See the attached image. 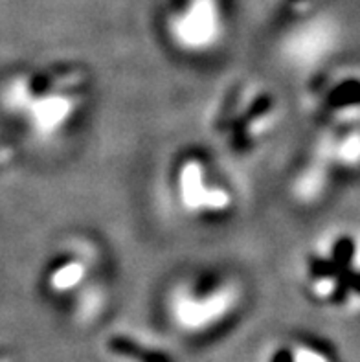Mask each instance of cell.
Segmentation results:
<instances>
[{
	"label": "cell",
	"instance_id": "cell-1",
	"mask_svg": "<svg viewBox=\"0 0 360 362\" xmlns=\"http://www.w3.org/2000/svg\"><path fill=\"white\" fill-rule=\"evenodd\" d=\"M169 30L178 45L201 50L215 42L223 30L219 0H184L169 21Z\"/></svg>",
	"mask_w": 360,
	"mask_h": 362
},
{
	"label": "cell",
	"instance_id": "cell-2",
	"mask_svg": "<svg viewBox=\"0 0 360 362\" xmlns=\"http://www.w3.org/2000/svg\"><path fill=\"white\" fill-rule=\"evenodd\" d=\"M210 186L204 182V170L195 160H187L180 168L178 175V192L182 204L192 210H223L230 202V197L224 189H208Z\"/></svg>",
	"mask_w": 360,
	"mask_h": 362
},
{
	"label": "cell",
	"instance_id": "cell-3",
	"mask_svg": "<svg viewBox=\"0 0 360 362\" xmlns=\"http://www.w3.org/2000/svg\"><path fill=\"white\" fill-rule=\"evenodd\" d=\"M274 116H276V103L272 98H257V101L246 112L245 119L241 118L238 122L239 129H236L232 138L233 146L245 151L246 147L252 146V142L260 140L261 134L269 131Z\"/></svg>",
	"mask_w": 360,
	"mask_h": 362
},
{
	"label": "cell",
	"instance_id": "cell-4",
	"mask_svg": "<svg viewBox=\"0 0 360 362\" xmlns=\"http://www.w3.org/2000/svg\"><path fill=\"white\" fill-rule=\"evenodd\" d=\"M107 349L112 355L134 362H173L169 355L140 344L127 335H112L107 340Z\"/></svg>",
	"mask_w": 360,
	"mask_h": 362
},
{
	"label": "cell",
	"instance_id": "cell-5",
	"mask_svg": "<svg viewBox=\"0 0 360 362\" xmlns=\"http://www.w3.org/2000/svg\"><path fill=\"white\" fill-rule=\"evenodd\" d=\"M85 263L81 257H69L50 272V287L55 291H69L85 278Z\"/></svg>",
	"mask_w": 360,
	"mask_h": 362
},
{
	"label": "cell",
	"instance_id": "cell-6",
	"mask_svg": "<svg viewBox=\"0 0 360 362\" xmlns=\"http://www.w3.org/2000/svg\"><path fill=\"white\" fill-rule=\"evenodd\" d=\"M289 362H327V358L322 354H318V351H313L310 348H300L296 357L292 358V361L289 358Z\"/></svg>",
	"mask_w": 360,
	"mask_h": 362
},
{
	"label": "cell",
	"instance_id": "cell-7",
	"mask_svg": "<svg viewBox=\"0 0 360 362\" xmlns=\"http://www.w3.org/2000/svg\"><path fill=\"white\" fill-rule=\"evenodd\" d=\"M13 158V147L6 144V146H0V164H6Z\"/></svg>",
	"mask_w": 360,
	"mask_h": 362
},
{
	"label": "cell",
	"instance_id": "cell-8",
	"mask_svg": "<svg viewBox=\"0 0 360 362\" xmlns=\"http://www.w3.org/2000/svg\"><path fill=\"white\" fill-rule=\"evenodd\" d=\"M0 362H9L8 358H0Z\"/></svg>",
	"mask_w": 360,
	"mask_h": 362
}]
</instances>
